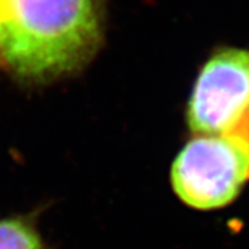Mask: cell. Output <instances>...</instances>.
<instances>
[{
	"label": "cell",
	"instance_id": "cell-2",
	"mask_svg": "<svg viewBox=\"0 0 249 249\" xmlns=\"http://www.w3.org/2000/svg\"><path fill=\"white\" fill-rule=\"evenodd\" d=\"M178 196L196 209L230 204L249 180V144L238 134L198 136L180 151L172 166Z\"/></svg>",
	"mask_w": 249,
	"mask_h": 249
},
{
	"label": "cell",
	"instance_id": "cell-4",
	"mask_svg": "<svg viewBox=\"0 0 249 249\" xmlns=\"http://www.w3.org/2000/svg\"><path fill=\"white\" fill-rule=\"evenodd\" d=\"M0 249H46L36 229L24 219L0 220Z\"/></svg>",
	"mask_w": 249,
	"mask_h": 249
},
{
	"label": "cell",
	"instance_id": "cell-5",
	"mask_svg": "<svg viewBox=\"0 0 249 249\" xmlns=\"http://www.w3.org/2000/svg\"><path fill=\"white\" fill-rule=\"evenodd\" d=\"M234 134H238V136H241V137H244L249 144V112H248V115H247V118H245V121H244V124H241L240 130Z\"/></svg>",
	"mask_w": 249,
	"mask_h": 249
},
{
	"label": "cell",
	"instance_id": "cell-3",
	"mask_svg": "<svg viewBox=\"0 0 249 249\" xmlns=\"http://www.w3.org/2000/svg\"><path fill=\"white\" fill-rule=\"evenodd\" d=\"M249 112V52L219 50L208 60L188 103L187 121L199 136L234 134Z\"/></svg>",
	"mask_w": 249,
	"mask_h": 249
},
{
	"label": "cell",
	"instance_id": "cell-1",
	"mask_svg": "<svg viewBox=\"0 0 249 249\" xmlns=\"http://www.w3.org/2000/svg\"><path fill=\"white\" fill-rule=\"evenodd\" d=\"M101 0H0V58L17 78L45 83L97 53Z\"/></svg>",
	"mask_w": 249,
	"mask_h": 249
}]
</instances>
